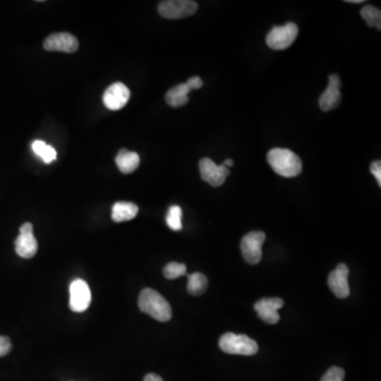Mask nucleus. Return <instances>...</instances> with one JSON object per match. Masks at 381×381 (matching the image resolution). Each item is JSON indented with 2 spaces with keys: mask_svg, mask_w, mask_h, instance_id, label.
<instances>
[{
  "mask_svg": "<svg viewBox=\"0 0 381 381\" xmlns=\"http://www.w3.org/2000/svg\"><path fill=\"white\" fill-rule=\"evenodd\" d=\"M271 168L280 176L292 178L302 172V161L298 155L287 149H272L267 155Z\"/></svg>",
  "mask_w": 381,
  "mask_h": 381,
  "instance_id": "obj_1",
  "label": "nucleus"
},
{
  "mask_svg": "<svg viewBox=\"0 0 381 381\" xmlns=\"http://www.w3.org/2000/svg\"><path fill=\"white\" fill-rule=\"evenodd\" d=\"M138 305L141 312L157 321L168 322L172 318V307L168 302L152 288H145L141 292Z\"/></svg>",
  "mask_w": 381,
  "mask_h": 381,
  "instance_id": "obj_2",
  "label": "nucleus"
},
{
  "mask_svg": "<svg viewBox=\"0 0 381 381\" xmlns=\"http://www.w3.org/2000/svg\"><path fill=\"white\" fill-rule=\"evenodd\" d=\"M219 347L225 353L243 356H252L259 351V345L254 340L246 335H235L233 333L221 336Z\"/></svg>",
  "mask_w": 381,
  "mask_h": 381,
  "instance_id": "obj_3",
  "label": "nucleus"
},
{
  "mask_svg": "<svg viewBox=\"0 0 381 381\" xmlns=\"http://www.w3.org/2000/svg\"><path fill=\"white\" fill-rule=\"evenodd\" d=\"M198 5L190 0H166L159 3L158 12L168 19H180L192 17L197 11Z\"/></svg>",
  "mask_w": 381,
  "mask_h": 381,
  "instance_id": "obj_4",
  "label": "nucleus"
},
{
  "mask_svg": "<svg viewBox=\"0 0 381 381\" xmlns=\"http://www.w3.org/2000/svg\"><path fill=\"white\" fill-rule=\"evenodd\" d=\"M298 33V25L294 23H286L282 27H274L267 35V45L274 50H284L290 48L296 41Z\"/></svg>",
  "mask_w": 381,
  "mask_h": 381,
  "instance_id": "obj_5",
  "label": "nucleus"
},
{
  "mask_svg": "<svg viewBox=\"0 0 381 381\" xmlns=\"http://www.w3.org/2000/svg\"><path fill=\"white\" fill-rule=\"evenodd\" d=\"M266 235L262 231H253L245 235L241 241V254L247 263L259 264L262 260V247Z\"/></svg>",
  "mask_w": 381,
  "mask_h": 381,
  "instance_id": "obj_6",
  "label": "nucleus"
},
{
  "mask_svg": "<svg viewBox=\"0 0 381 381\" xmlns=\"http://www.w3.org/2000/svg\"><path fill=\"white\" fill-rule=\"evenodd\" d=\"M69 307L72 312H83L88 309L91 303V292L87 283L76 279L70 284Z\"/></svg>",
  "mask_w": 381,
  "mask_h": 381,
  "instance_id": "obj_7",
  "label": "nucleus"
},
{
  "mask_svg": "<svg viewBox=\"0 0 381 381\" xmlns=\"http://www.w3.org/2000/svg\"><path fill=\"white\" fill-rule=\"evenodd\" d=\"M39 243L33 235L32 224L25 223L19 229V235L15 239V251L23 259H31L36 254Z\"/></svg>",
  "mask_w": 381,
  "mask_h": 381,
  "instance_id": "obj_8",
  "label": "nucleus"
},
{
  "mask_svg": "<svg viewBox=\"0 0 381 381\" xmlns=\"http://www.w3.org/2000/svg\"><path fill=\"white\" fill-rule=\"evenodd\" d=\"M200 175L202 180H205L212 186H221L229 176L230 171L225 164L216 166L215 163L209 158H204L199 162Z\"/></svg>",
  "mask_w": 381,
  "mask_h": 381,
  "instance_id": "obj_9",
  "label": "nucleus"
},
{
  "mask_svg": "<svg viewBox=\"0 0 381 381\" xmlns=\"http://www.w3.org/2000/svg\"><path fill=\"white\" fill-rule=\"evenodd\" d=\"M131 98V91L123 83L113 84L103 94V103L111 111H119L127 105Z\"/></svg>",
  "mask_w": 381,
  "mask_h": 381,
  "instance_id": "obj_10",
  "label": "nucleus"
},
{
  "mask_svg": "<svg viewBox=\"0 0 381 381\" xmlns=\"http://www.w3.org/2000/svg\"><path fill=\"white\" fill-rule=\"evenodd\" d=\"M44 48L47 51L74 53L78 49V41L70 33H53L45 39Z\"/></svg>",
  "mask_w": 381,
  "mask_h": 381,
  "instance_id": "obj_11",
  "label": "nucleus"
},
{
  "mask_svg": "<svg viewBox=\"0 0 381 381\" xmlns=\"http://www.w3.org/2000/svg\"><path fill=\"white\" fill-rule=\"evenodd\" d=\"M284 306V301L280 298H264L257 301L254 310L263 321L267 324H276L281 317L279 309Z\"/></svg>",
  "mask_w": 381,
  "mask_h": 381,
  "instance_id": "obj_12",
  "label": "nucleus"
},
{
  "mask_svg": "<svg viewBox=\"0 0 381 381\" xmlns=\"http://www.w3.org/2000/svg\"><path fill=\"white\" fill-rule=\"evenodd\" d=\"M349 274L347 265L340 264L329 274V287L337 298H345L349 296Z\"/></svg>",
  "mask_w": 381,
  "mask_h": 381,
  "instance_id": "obj_13",
  "label": "nucleus"
},
{
  "mask_svg": "<svg viewBox=\"0 0 381 381\" xmlns=\"http://www.w3.org/2000/svg\"><path fill=\"white\" fill-rule=\"evenodd\" d=\"M340 101H341L340 78L337 74H331L329 76V86L320 97V107L323 111H333V109L338 107Z\"/></svg>",
  "mask_w": 381,
  "mask_h": 381,
  "instance_id": "obj_14",
  "label": "nucleus"
},
{
  "mask_svg": "<svg viewBox=\"0 0 381 381\" xmlns=\"http://www.w3.org/2000/svg\"><path fill=\"white\" fill-rule=\"evenodd\" d=\"M116 163L120 172L123 174H131L138 168L140 164V157L137 153L129 152L127 149H121L116 157Z\"/></svg>",
  "mask_w": 381,
  "mask_h": 381,
  "instance_id": "obj_15",
  "label": "nucleus"
},
{
  "mask_svg": "<svg viewBox=\"0 0 381 381\" xmlns=\"http://www.w3.org/2000/svg\"><path fill=\"white\" fill-rule=\"evenodd\" d=\"M138 206L133 202H116L111 211V219L116 223L131 221L138 214Z\"/></svg>",
  "mask_w": 381,
  "mask_h": 381,
  "instance_id": "obj_16",
  "label": "nucleus"
},
{
  "mask_svg": "<svg viewBox=\"0 0 381 381\" xmlns=\"http://www.w3.org/2000/svg\"><path fill=\"white\" fill-rule=\"evenodd\" d=\"M188 84H179L171 88L166 94V101L172 107H182L188 102V94L190 91Z\"/></svg>",
  "mask_w": 381,
  "mask_h": 381,
  "instance_id": "obj_17",
  "label": "nucleus"
},
{
  "mask_svg": "<svg viewBox=\"0 0 381 381\" xmlns=\"http://www.w3.org/2000/svg\"><path fill=\"white\" fill-rule=\"evenodd\" d=\"M208 288V279L202 272L188 276V292L192 296H202Z\"/></svg>",
  "mask_w": 381,
  "mask_h": 381,
  "instance_id": "obj_18",
  "label": "nucleus"
},
{
  "mask_svg": "<svg viewBox=\"0 0 381 381\" xmlns=\"http://www.w3.org/2000/svg\"><path fill=\"white\" fill-rule=\"evenodd\" d=\"M33 152L41 157L45 163H51L56 159V149L51 145L46 144L44 141L36 140L32 144Z\"/></svg>",
  "mask_w": 381,
  "mask_h": 381,
  "instance_id": "obj_19",
  "label": "nucleus"
},
{
  "mask_svg": "<svg viewBox=\"0 0 381 381\" xmlns=\"http://www.w3.org/2000/svg\"><path fill=\"white\" fill-rule=\"evenodd\" d=\"M361 17L364 19L365 23L370 27H375V28L380 30L381 29V12L380 10L377 8L373 7V6H365L360 12Z\"/></svg>",
  "mask_w": 381,
  "mask_h": 381,
  "instance_id": "obj_20",
  "label": "nucleus"
},
{
  "mask_svg": "<svg viewBox=\"0 0 381 381\" xmlns=\"http://www.w3.org/2000/svg\"><path fill=\"white\" fill-rule=\"evenodd\" d=\"M182 210L178 206H172L166 214V224L170 229L180 231L182 229Z\"/></svg>",
  "mask_w": 381,
  "mask_h": 381,
  "instance_id": "obj_21",
  "label": "nucleus"
},
{
  "mask_svg": "<svg viewBox=\"0 0 381 381\" xmlns=\"http://www.w3.org/2000/svg\"><path fill=\"white\" fill-rule=\"evenodd\" d=\"M163 274L168 280H175L186 274V266L182 263L171 262L163 269Z\"/></svg>",
  "mask_w": 381,
  "mask_h": 381,
  "instance_id": "obj_22",
  "label": "nucleus"
},
{
  "mask_svg": "<svg viewBox=\"0 0 381 381\" xmlns=\"http://www.w3.org/2000/svg\"><path fill=\"white\" fill-rule=\"evenodd\" d=\"M345 375V371L341 367H333L323 375L321 381H343Z\"/></svg>",
  "mask_w": 381,
  "mask_h": 381,
  "instance_id": "obj_23",
  "label": "nucleus"
},
{
  "mask_svg": "<svg viewBox=\"0 0 381 381\" xmlns=\"http://www.w3.org/2000/svg\"><path fill=\"white\" fill-rule=\"evenodd\" d=\"M11 349V340L6 336H0V357L7 356Z\"/></svg>",
  "mask_w": 381,
  "mask_h": 381,
  "instance_id": "obj_24",
  "label": "nucleus"
},
{
  "mask_svg": "<svg viewBox=\"0 0 381 381\" xmlns=\"http://www.w3.org/2000/svg\"><path fill=\"white\" fill-rule=\"evenodd\" d=\"M371 172L374 175L376 178L377 182H378L379 186H381V162L380 161H375L371 164Z\"/></svg>",
  "mask_w": 381,
  "mask_h": 381,
  "instance_id": "obj_25",
  "label": "nucleus"
},
{
  "mask_svg": "<svg viewBox=\"0 0 381 381\" xmlns=\"http://www.w3.org/2000/svg\"><path fill=\"white\" fill-rule=\"evenodd\" d=\"M186 84H188V87L192 90L199 89V88H202V85H204L202 80L199 76H193V78H188Z\"/></svg>",
  "mask_w": 381,
  "mask_h": 381,
  "instance_id": "obj_26",
  "label": "nucleus"
},
{
  "mask_svg": "<svg viewBox=\"0 0 381 381\" xmlns=\"http://www.w3.org/2000/svg\"><path fill=\"white\" fill-rule=\"evenodd\" d=\"M143 381H163L159 375L154 374V373H151V374H147L144 377V380Z\"/></svg>",
  "mask_w": 381,
  "mask_h": 381,
  "instance_id": "obj_27",
  "label": "nucleus"
},
{
  "mask_svg": "<svg viewBox=\"0 0 381 381\" xmlns=\"http://www.w3.org/2000/svg\"><path fill=\"white\" fill-rule=\"evenodd\" d=\"M224 164H225L227 168H229V166H233V164H235V161H233L232 159H227Z\"/></svg>",
  "mask_w": 381,
  "mask_h": 381,
  "instance_id": "obj_28",
  "label": "nucleus"
},
{
  "mask_svg": "<svg viewBox=\"0 0 381 381\" xmlns=\"http://www.w3.org/2000/svg\"><path fill=\"white\" fill-rule=\"evenodd\" d=\"M347 3H364V0H347Z\"/></svg>",
  "mask_w": 381,
  "mask_h": 381,
  "instance_id": "obj_29",
  "label": "nucleus"
}]
</instances>
